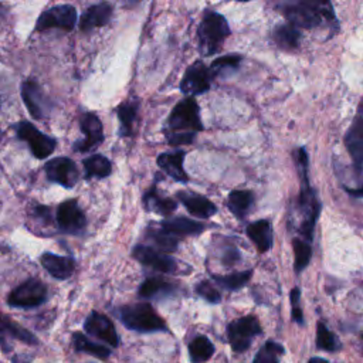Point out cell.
<instances>
[{"instance_id": "28", "label": "cell", "mask_w": 363, "mask_h": 363, "mask_svg": "<svg viewBox=\"0 0 363 363\" xmlns=\"http://www.w3.org/2000/svg\"><path fill=\"white\" fill-rule=\"evenodd\" d=\"M252 201H254V196L250 190H233L228 194L227 206L234 216H237L238 218H242L250 210Z\"/></svg>"}, {"instance_id": "32", "label": "cell", "mask_w": 363, "mask_h": 363, "mask_svg": "<svg viewBox=\"0 0 363 363\" xmlns=\"http://www.w3.org/2000/svg\"><path fill=\"white\" fill-rule=\"evenodd\" d=\"M189 353L193 362H206L213 356L214 346L206 336H196L189 343Z\"/></svg>"}, {"instance_id": "38", "label": "cell", "mask_w": 363, "mask_h": 363, "mask_svg": "<svg viewBox=\"0 0 363 363\" xmlns=\"http://www.w3.org/2000/svg\"><path fill=\"white\" fill-rule=\"evenodd\" d=\"M282 353H284V347L279 343L269 340L259 349V352L254 357V363H274L278 360V356H281Z\"/></svg>"}, {"instance_id": "9", "label": "cell", "mask_w": 363, "mask_h": 363, "mask_svg": "<svg viewBox=\"0 0 363 363\" xmlns=\"http://www.w3.org/2000/svg\"><path fill=\"white\" fill-rule=\"evenodd\" d=\"M77 18H78V14L74 6L61 4L43 11L37 20L35 28L38 31H43V30L57 27V28L69 31L77 24Z\"/></svg>"}, {"instance_id": "23", "label": "cell", "mask_w": 363, "mask_h": 363, "mask_svg": "<svg viewBox=\"0 0 363 363\" xmlns=\"http://www.w3.org/2000/svg\"><path fill=\"white\" fill-rule=\"evenodd\" d=\"M162 228L176 237L184 235H196L204 230V225L199 221H194L187 217H174L162 221Z\"/></svg>"}, {"instance_id": "15", "label": "cell", "mask_w": 363, "mask_h": 363, "mask_svg": "<svg viewBox=\"0 0 363 363\" xmlns=\"http://www.w3.org/2000/svg\"><path fill=\"white\" fill-rule=\"evenodd\" d=\"M57 223L60 228L65 233L78 234L81 230H84L86 218L77 200H67L58 206Z\"/></svg>"}, {"instance_id": "29", "label": "cell", "mask_w": 363, "mask_h": 363, "mask_svg": "<svg viewBox=\"0 0 363 363\" xmlns=\"http://www.w3.org/2000/svg\"><path fill=\"white\" fill-rule=\"evenodd\" d=\"M84 167H85V177H106L112 172V164L109 159H106L102 155H92L84 160Z\"/></svg>"}, {"instance_id": "35", "label": "cell", "mask_w": 363, "mask_h": 363, "mask_svg": "<svg viewBox=\"0 0 363 363\" xmlns=\"http://www.w3.org/2000/svg\"><path fill=\"white\" fill-rule=\"evenodd\" d=\"M218 285L224 286L225 289L230 291H235L242 288L251 278V271H242V272H234V274H228V275H214L213 277Z\"/></svg>"}, {"instance_id": "41", "label": "cell", "mask_w": 363, "mask_h": 363, "mask_svg": "<svg viewBox=\"0 0 363 363\" xmlns=\"http://www.w3.org/2000/svg\"><path fill=\"white\" fill-rule=\"evenodd\" d=\"M345 190H346L350 196H353V197H363V184L359 186V187H354V189H352V187H345Z\"/></svg>"}, {"instance_id": "30", "label": "cell", "mask_w": 363, "mask_h": 363, "mask_svg": "<svg viewBox=\"0 0 363 363\" xmlns=\"http://www.w3.org/2000/svg\"><path fill=\"white\" fill-rule=\"evenodd\" d=\"M72 342H74V346L78 352H84V353H89L98 359H108L109 354H111V350L104 346V345H99L94 340H89L85 335L79 333V332H75L72 335Z\"/></svg>"}, {"instance_id": "16", "label": "cell", "mask_w": 363, "mask_h": 363, "mask_svg": "<svg viewBox=\"0 0 363 363\" xmlns=\"http://www.w3.org/2000/svg\"><path fill=\"white\" fill-rule=\"evenodd\" d=\"M81 132L85 138L75 143V150L78 152H88L95 149L104 140V128L99 118L95 113H84L81 116Z\"/></svg>"}, {"instance_id": "34", "label": "cell", "mask_w": 363, "mask_h": 363, "mask_svg": "<svg viewBox=\"0 0 363 363\" xmlns=\"http://www.w3.org/2000/svg\"><path fill=\"white\" fill-rule=\"evenodd\" d=\"M294 254H295V271L301 272L303 268L308 267L312 255V247L311 241H306L305 238H294L292 240Z\"/></svg>"}, {"instance_id": "24", "label": "cell", "mask_w": 363, "mask_h": 363, "mask_svg": "<svg viewBox=\"0 0 363 363\" xmlns=\"http://www.w3.org/2000/svg\"><path fill=\"white\" fill-rule=\"evenodd\" d=\"M247 235L255 244L259 252H265L272 245V230L267 220H258L247 227Z\"/></svg>"}, {"instance_id": "42", "label": "cell", "mask_w": 363, "mask_h": 363, "mask_svg": "<svg viewBox=\"0 0 363 363\" xmlns=\"http://www.w3.org/2000/svg\"><path fill=\"white\" fill-rule=\"evenodd\" d=\"M126 4H135V3H138L139 0H123Z\"/></svg>"}, {"instance_id": "43", "label": "cell", "mask_w": 363, "mask_h": 363, "mask_svg": "<svg viewBox=\"0 0 363 363\" xmlns=\"http://www.w3.org/2000/svg\"><path fill=\"white\" fill-rule=\"evenodd\" d=\"M238 1H248V0H238Z\"/></svg>"}, {"instance_id": "36", "label": "cell", "mask_w": 363, "mask_h": 363, "mask_svg": "<svg viewBox=\"0 0 363 363\" xmlns=\"http://www.w3.org/2000/svg\"><path fill=\"white\" fill-rule=\"evenodd\" d=\"M316 346L328 352H335L340 346L337 337L328 329V326L323 322H318L316 326Z\"/></svg>"}, {"instance_id": "18", "label": "cell", "mask_w": 363, "mask_h": 363, "mask_svg": "<svg viewBox=\"0 0 363 363\" xmlns=\"http://www.w3.org/2000/svg\"><path fill=\"white\" fill-rule=\"evenodd\" d=\"M177 199L184 204L187 211L193 216L207 218L217 211V207L207 197L193 191H179Z\"/></svg>"}, {"instance_id": "11", "label": "cell", "mask_w": 363, "mask_h": 363, "mask_svg": "<svg viewBox=\"0 0 363 363\" xmlns=\"http://www.w3.org/2000/svg\"><path fill=\"white\" fill-rule=\"evenodd\" d=\"M210 78L208 68L201 61H196L186 69L180 82V89L189 96L203 94L210 88Z\"/></svg>"}, {"instance_id": "1", "label": "cell", "mask_w": 363, "mask_h": 363, "mask_svg": "<svg viewBox=\"0 0 363 363\" xmlns=\"http://www.w3.org/2000/svg\"><path fill=\"white\" fill-rule=\"evenodd\" d=\"M295 160H296L301 182H302V187L299 190V197L296 201V211L299 216L296 230L301 234V238H305L306 241H312L315 223L320 213V203H319L313 189L309 186L308 155L303 147H299L296 150Z\"/></svg>"}, {"instance_id": "21", "label": "cell", "mask_w": 363, "mask_h": 363, "mask_svg": "<svg viewBox=\"0 0 363 363\" xmlns=\"http://www.w3.org/2000/svg\"><path fill=\"white\" fill-rule=\"evenodd\" d=\"M41 265L50 272L51 277L57 279L69 278L75 268V264L71 258L61 257L51 252H45L41 255Z\"/></svg>"}, {"instance_id": "14", "label": "cell", "mask_w": 363, "mask_h": 363, "mask_svg": "<svg viewBox=\"0 0 363 363\" xmlns=\"http://www.w3.org/2000/svg\"><path fill=\"white\" fill-rule=\"evenodd\" d=\"M133 257L143 265L160 272L174 274L177 271V262L172 257L162 251H157L147 245H136L133 248Z\"/></svg>"}, {"instance_id": "33", "label": "cell", "mask_w": 363, "mask_h": 363, "mask_svg": "<svg viewBox=\"0 0 363 363\" xmlns=\"http://www.w3.org/2000/svg\"><path fill=\"white\" fill-rule=\"evenodd\" d=\"M138 112V101H126L118 108V118L121 121V133L129 136Z\"/></svg>"}, {"instance_id": "17", "label": "cell", "mask_w": 363, "mask_h": 363, "mask_svg": "<svg viewBox=\"0 0 363 363\" xmlns=\"http://www.w3.org/2000/svg\"><path fill=\"white\" fill-rule=\"evenodd\" d=\"M7 337L17 339V340L24 342L27 345H37L38 343L37 337L31 332H28L23 326L17 325L16 322L10 320L9 316H6L4 313L0 312V346L4 352L10 350V346L7 345Z\"/></svg>"}, {"instance_id": "44", "label": "cell", "mask_w": 363, "mask_h": 363, "mask_svg": "<svg viewBox=\"0 0 363 363\" xmlns=\"http://www.w3.org/2000/svg\"><path fill=\"white\" fill-rule=\"evenodd\" d=\"M362 343H363V335H362Z\"/></svg>"}, {"instance_id": "3", "label": "cell", "mask_w": 363, "mask_h": 363, "mask_svg": "<svg viewBox=\"0 0 363 363\" xmlns=\"http://www.w3.org/2000/svg\"><path fill=\"white\" fill-rule=\"evenodd\" d=\"M278 10L288 23L298 28H313L323 20L335 21V11L329 0H291L281 4Z\"/></svg>"}, {"instance_id": "10", "label": "cell", "mask_w": 363, "mask_h": 363, "mask_svg": "<svg viewBox=\"0 0 363 363\" xmlns=\"http://www.w3.org/2000/svg\"><path fill=\"white\" fill-rule=\"evenodd\" d=\"M44 170L48 180L58 183L64 187H74L79 177L75 163L64 156L48 160L44 166Z\"/></svg>"}, {"instance_id": "22", "label": "cell", "mask_w": 363, "mask_h": 363, "mask_svg": "<svg viewBox=\"0 0 363 363\" xmlns=\"http://www.w3.org/2000/svg\"><path fill=\"white\" fill-rule=\"evenodd\" d=\"M21 98L26 104V108L31 113V116L35 119H41L44 113V104H43L44 96L35 81L27 79L21 84Z\"/></svg>"}, {"instance_id": "20", "label": "cell", "mask_w": 363, "mask_h": 363, "mask_svg": "<svg viewBox=\"0 0 363 363\" xmlns=\"http://www.w3.org/2000/svg\"><path fill=\"white\" fill-rule=\"evenodd\" d=\"M186 152L184 150H176L170 153H162L157 157L159 167L166 172L172 179L176 182L186 183L189 180V176L186 174L183 169V160H184Z\"/></svg>"}, {"instance_id": "7", "label": "cell", "mask_w": 363, "mask_h": 363, "mask_svg": "<svg viewBox=\"0 0 363 363\" xmlns=\"http://www.w3.org/2000/svg\"><path fill=\"white\" fill-rule=\"evenodd\" d=\"M47 299V288L38 279H27L14 288L9 295V305L14 308H34Z\"/></svg>"}, {"instance_id": "25", "label": "cell", "mask_w": 363, "mask_h": 363, "mask_svg": "<svg viewBox=\"0 0 363 363\" xmlns=\"http://www.w3.org/2000/svg\"><path fill=\"white\" fill-rule=\"evenodd\" d=\"M272 38H274L275 44L279 48H282V50H295L299 44L301 33H299L298 27L288 23V24L277 26L272 31Z\"/></svg>"}, {"instance_id": "13", "label": "cell", "mask_w": 363, "mask_h": 363, "mask_svg": "<svg viewBox=\"0 0 363 363\" xmlns=\"http://www.w3.org/2000/svg\"><path fill=\"white\" fill-rule=\"evenodd\" d=\"M345 143L356 170L363 172V105L345 135Z\"/></svg>"}, {"instance_id": "31", "label": "cell", "mask_w": 363, "mask_h": 363, "mask_svg": "<svg viewBox=\"0 0 363 363\" xmlns=\"http://www.w3.org/2000/svg\"><path fill=\"white\" fill-rule=\"evenodd\" d=\"M241 55L237 54H230V55H224L220 57L217 60L213 61V64L210 65V75L211 77H227L230 74H233L234 71H237V68L241 64Z\"/></svg>"}, {"instance_id": "8", "label": "cell", "mask_w": 363, "mask_h": 363, "mask_svg": "<svg viewBox=\"0 0 363 363\" xmlns=\"http://www.w3.org/2000/svg\"><path fill=\"white\" fill-rule=\"evenodd\" d=\"M16 132H17V136L27 142V145L30 146V150L31 153L37 157V159H45L48 157L55 146H57V140L43 132H40L33 123L30 122H20L17 126H16Z\"/></svg>"}, {"instance_id": "4", "label": "cell", "mask_w": 363, "mask_h": 363, "mask_svg": "<svg viewBox=\"0 0 363 363\" xmlns=\"http://www.w3.org/2000/svg\"><path fill=\"white\" fill-rule=\"evenodd\" d=\"M230 27L224 16L216 11H207L199 26V44L204 55L214 54L220 50L224 40L230 35Z\"/></svg>"}, {"instance_id": "27", "label": "cell", "mask_w": 363, "mask_h": 363, "mask_svg": "<svg viewBox=\"0 0 363 363\" xmlns=\"http://www.w3.org/2000/svg\"><path fill=\"white\" fill-rule=\"evenodd\" d=\"M174 291V286L164 281L160 277H152L142 282L139 286V295L143 298H156V296H164Z\"/></svg>"}, {"instance_id": "19", "label": "cell", "mask_w": 363, "mask_h": 363, "mask_svg": "<svg viewBox=\"0 0 363 363\" xmlns=\"http://www.w3.org/2000/svg\"><path fill=\"white\" fill-rule=\"evenodd\" d=\"M112 16V6L108 1H101L91 6L79 20V28L82 31L92 30L95 27L105 26Z\"/></svg>"}, {"instance_id": "26", "label": "cell", "mask_w": 363, "mask_h": 363, "mask_svg": "<svg viewBox=\"0 0 363 363\" xmlns=\"http://www.w3.org/2000/svg\"><path fill=\"white\" fill-rule=\"evenodd\" d=\"M143 204L147 210H152V211H156L162 216H170L177 204L174 200L169 199V197H163L157 193L156 187H152L149 191L145 193V197H143Z\"/></svg>"}, {"instance_id": "2", "label": "cell", "mask_w": 363, "mask_h": 363, "mask_svg": "<svg viewBox=\"0 0 363 363\" xmlns=\"http://www.w3.org/2000/svg\"><path fill=\"white\" fill-rule=\"evenodd\" d=\"M200 109L193 96L180 101L172 111L167 121V140L173 146L190 145L194 136L201 130Z\"/></svg>"}, {"instance_id": "40", "label": "cell", "mask_w": 363, "mask_h": 363, "mask_svg": "<svg viewBox=\"0 0 363 363\" xmlns=\"http://www.w3.org/2000/svg\"><path fill=\"white\" fill-rule=\"evenodd\" d=\"M299 298H301V292L298 288H294L291 291V295H289V301H291V305H292V318L296 323H302L303 322V318H302V311H301V306H299Z\"/></svg>"}, {"instance_id": "6", "label": "cell", "mask_w": 363, "mask_h": 363, "mask_svg": "<svg viewBox=\"0 0 363 363\" xmlns=\"http://www.w3.org/2000/svg\"><path fill=\"white\" fill-rule=\"evenodd\" d=\"M259 333H261V325L258 319L252 315L240 318L231 322L227 328L230 345L233 350L237 353L245 352L251 345V339Z\"/></svg>"}, {"instance_id": "12", "label": "cell", "mask_w": 363, "mask_h": 363, "mask_svg": "<svg viewBox=\"0 0 363 363\" xmlns=\"http://www.w3.org/2000/svg\"><path fill=\"white\" fill-rule=\"evenodd\" d=\"M84 329L88 335L104 340L112 347H116L119 345V337L112 320L99 312H91L88 315L84 322Z\"/></svg>"}, {"instance_id": "39", "label": "cell", "mask_w": 363, "mask_h": 363, "mask_svg": "<svg viewBox=\"0 0 363 363\" xmlns=\"http://www.w3.org/2000/svg\"><path fill=\"white\" fill-rule=\"evenodd\" d=\"M196 292L204 298L206 301L211 302V303H218L221 301V295L220 292L213 286V284H210L208 281H201L200 284H197L196 286Z\"/></svg>"}, {"instance_id": "37", "label": "cell", "mask_w": 363, "mask_h": 363, "mask_svg": "<svg viewBox=\"0 0 363 363\" xmlns=\"http://www.w3.org/2000/svg\"><path fill=\"white\" fill-rule=\"evenodd\" d=\"M149 237L150 240H153V242L163 251H174L177 248V237L167 233L166 230L160 228V230H150L149 231Z\"/></svg>"}, {"instance_id": "5", "label": "cell", "mask_w": 363, "mask_h": 363, "mask_svg": "<svg viewBox=\"0 0 363 363\" xmlns=\"http://www.w3.org/2000/svg\"><path fill=\"white\" fill-rule=\"evenodd\" d=\"M122 323L136 332L166 330V323L149 303H136L123 306L119 312Z\"/></svg>"}]
</instances>
